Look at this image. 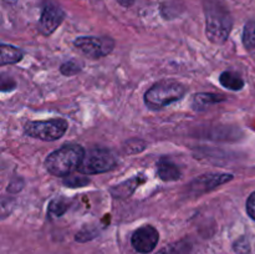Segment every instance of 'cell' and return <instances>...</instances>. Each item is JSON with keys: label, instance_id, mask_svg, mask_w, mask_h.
<instances>
[{"label": "cell", "instance_id": "6da1fadb", "mask_svg": "<svg viewBox=\"0 0 255 254\" xmlns=\"http://www.w3.org/2000/svg\"><path fill=\"white\" fill-rule=\"evenodd\" d=\"M85 156V149L79 144H66L56 149L45 159V168L56 177H65L79 169Z\"/></svg>", "mask_w": 255, "mask_h": 254}, {"label": "cell", "instance_id": "7a4b0ae2", "mask_svg": "<svg viewBox=\"0 0 255 254\" xmlns=\"http://www.w3.org/2000/svg\"><path fill=\"white\" fill-rule=\"evenodd\" d=\"M207 36L214 44H223L232 29L231 14L219 4L206 2Z\"/></svg>", "mask_w": 255, "mask_h": 254}, {"label": "cell", "instance_id": "3957f363", "mask_svg": "<svg viewBox=\"0 0 255 254\" xmlns=\"http://www.w3.org/2000/svg\"><path fill=\"white\" fill-rule=\"evenodd\" d=\"M186 94V87L177 81H161L153 85L144 95V104L151 110H161L178 101Z\"/></svg>", "mask_w": 255, "mask_h": 254}, {"label": "cell", "instance_id": "277c9868", "mask_svg": "<svg viewBox=\"0 0 255 254\" xmlns=\"http://www.w3.org/2000/svg\"><path fill=\"white\" fill-rule=\"evenodd\" d=\"M117 158L111 151L105 148H92L85 152L84 159L77 171L82 174L105 173L114 168Z\"/></svg>", "mask_w": 255, "mask_h": 254}, {"label": "cell", "instance_id": "5b68a950", "mask_svg": "<svg viewBox=\"0 0 255 254\" xmlns=\"http://www.w3.org/2000/svg\"><path fill=\"white\" fill-rule=\"evenodd\" d=\"M67 121L62 119L47 120V121H32L25 126V133L42 141H56L61 138L67 131Z\"/></svg>", "mask_w": 255, "mask_h": 254}, {"label": "cell", "instance_id": "8992f818", "mask_svg": "<svg viewBox=\"0 0 255 254\" xmlns=\"http://www.w3.org/2000/svg\"><path fill=\"white\" fill-rule=\"evenodd\" d=\"M75 46L91 57H102L114 50L115 41L111 37L81 36L75 40Z\"/></svg>", "mask_w": 255, "mask_h": 254}, {"label": "cell", "instance_id": "52a82bcc", "mask_svg": "<svg viewBox=\"0 0 255 254\" xmlns=\"http://www.w3.org/2000/svg\"><path fill=\"white\" fill-rule=\"evenodd\" d=\"M65 17L64 10L54 1H46L42 7L39 29L44 35H50L60 26Z\"/></svg>", "mask_w": 255, "mask_h": 254}, {"label": "cell", "instance_id": "ba28073f", "mask_svg": "<svg viewBox=\"0 0 255 254\" xmlns=\"http://www.w3.org/2000/svg\"><path fill=\"white\" fill-rule=\"evenodd\" d=\"M159 241V234L157 229L152 226H143L137 229L132 234L131 243L132 247L137 252L142 254L151 253L156 248L157 243Z\"/></svg>", "mask_w": 255, "mask_h": 254}, {"label": "cell", "instance_id": "9c48e42d", "mask_svg": "<svg viewBox=\"0 0 255 254\" xmlns=\"http://www.w3.org/2000/svg\"><path fill=\"white\" fill-rule=\"evenodd\" d=\"M232 178H233V176L227 173L206 174V176H202L198 179H196L191 184V187L193 191H196V193H206V192L212 191V189L217 188L221 184H224L226 182L231 181Z\"/></svg>", "mask_w": 255, "mask_h": 254}, {"label": "cell", "instance_id": "30bf717a", "mask_svg": "<svg viewBox=\"0 0 255 254\" xmlns=\"http://www.w3.org/2000/svg\"><path fill=\"white\" fill-rule=\"evenodd\" d=\"M157 173H158L159 178L166 182L177 181V179L181 178V171H179L178 167L173 162L167 161V159H162L158 162Z\"/></svg>", "mask_w": 255, "mask_h": 254}, {"label": "cell", "instance_id": "8fae6325", "mask_svg": "<svg viewBox=\"0 0 255 254\" xmlns=\"http://www.w3.org/2000/svg\"><path fill=\"white\" fill-rule=\"evenodd\" d=\"M223 95L218 94H207V92H202V94L194 95L193 97V109L196 111H203L207 107L212 106L214 104L224 101Z\"/></svg>", "mask_w": 255, "mask_h": 254}, {"label": "cell", "instance_id": "7c38bea8", "mask_svg": "<svg viewBox=\"0 0 255 254\" xmlns=\"http://www.w3.org/2000/svg\"><path fill=\"white\" fill-rule=\"evenodd\" d=\"M1 51V56H0V64L1 66L7 64H15V62L20 61L22 59V51L17 47L11 46V45L2 44L0 47Z\"/></svg>", "mask_w": 255, "mask_h": 254}, {"label": "cell", "instance_id": "4fadbf2b", "mask_svg": "<svg viewBox=\"0 0 255 254\" xmlns=\"http://www.w3.org/2000/svg\"><path fill=\"white\" fill-rule=\"evenodd\" d=\"M219 81H221L222 86L228 90H232V91H239L244 86L243 79L233 71H224L219 76Z\"/></svg>", "mask_w": 255, "mask_h": 254}, {"label": "cell", "instance_id": "5bb4252c", "mask_svg": "<svg viewBox=\"0 0 255 254\" xmlns=\"http://www.w3.org/2000/svg\"><path fill=\"white\" fill-rule=\"evenodd\" d=\"M141 182L142 181L138 177H134V178L124 182V183L119 184V186H115L114 188H111L112 196H115L116 198H126V197L131 196V194L133 193L136 187L138 186Z\"/></svg>", "mask_w": 255, "mask_h": 254}, {"label": "cell", "instance_id": "9a60e30c", "mask_svg": "<svg viewBox=\"0 0 255 254\" xmlns=\"http://www.w3.org/2000/svg\"><path fill=\"white\" fill-rule=\"evenodd\" d=\"M243 44L247 51L255 59V21L247 22L243 32Z\"/></svg>", "mask_w": 255, "mask_h": 254}, {"label": "cell", "instance_id": "2e32d148", "mask_svg": "<svg viewBox=\"0 0 255 254\" xmlns=\"http://www.w3.org/2000/svg\"><path fill=\"white\" fill-rule=\"evenodd\" d=\"M69 208V202L64 198H56L50 203L49 206V213L51 216L60 217L65 213Z\"/></svg>", "mask_w": 255, "mask_h": 254}, {"label": "cell", "instance_id": "e0dca14e", "mask_svg": "<svg viewBox=\"0 0 255 254\" xmlns=\"http://www.w3.org/2000/svg\"><path fill=\"white\" fill-rule=\"evenodd\" d=\"M60 70H61V72L64 75L70 76V75L77 74V72L81 70V66H80V64H77V62H75V61H67V62H65V64L61 65Z\"/></svg>", "mask_w": 255, "mask_h": 254}, {"label": "cell", "instance_id": "ac0fdd59", "mask_svg": "<svg viewBox=\"0 0 255 254\" xmlns=\"http://www.w3.org/2000/svg\"><path fill=\"white\" fill-rule=\"evenodd\" d=\"M64 183L69 187H84L90 183V179L86 177H69L64 181Z\"/></svg>", "mask_w": 255, "mask_h": 254}, {"label": "cell", "instance_id": "d6986e66", "mask_svg": "<svg viewBox=\"0 0 255 254\" xmlns=\"http://www.w3.org/2000/svg\"><path fill=\"white\" fill-rule=\"evenodd\" d=\"M247 212H248L249 217L255 221V192L249 196L248 201H247Z\"/></svg>", "mask_w": 255, "mask_h": 254}, {"label": "cell", "instance_id": "ffe728a7", "mask_svg": "<svg viewBox=\"0 0 255 254\" xmlns=\"http://www.w3.org/2000/svg\"><path fill=\"white\" fill-rule=\"evenodd\" d=\"M117 1L121 5H124V6H129V5L133 4L134 0H117Z\"/></svg>", "mask_w": 255, "mask_h": 254}, {"label": "cell", "instance_id": "44dd1931", "mask_svg": "<svg viewBox=\"0 0 255 254\" xmlns=\"http://www.w3.org/2000/svg\"><path fill=\"white\" fill-rule=\"evenodd\" d=\"M5 1H7V2H14V1H16V0H5Z\"/></svg>", "mask_w": 255, "mask_h": 254}]
</instances>
